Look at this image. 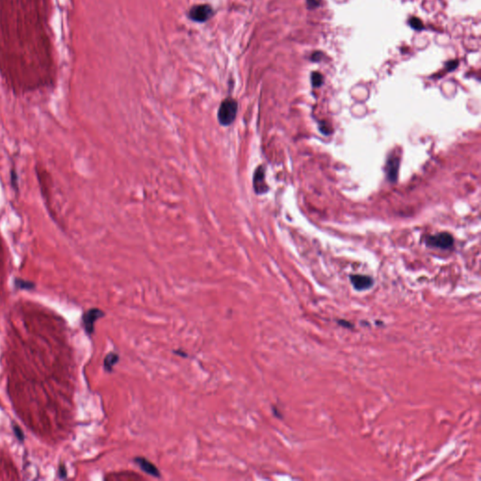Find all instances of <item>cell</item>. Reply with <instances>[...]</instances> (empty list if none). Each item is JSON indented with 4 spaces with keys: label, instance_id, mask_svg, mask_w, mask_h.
Wrapping results in <instances>:
<instances>
[{
    "label": "cell",
    "instance_id": "3",
    "mask_svg": "<svg viewBox=\"0 0 481 481\" xmlns=\"http://www.w3.org/2000/svg\"><path fill=\"white\" fill-rule=\"evenodd\" d=\"M427 244L429 246L437 247L441 249H448L453 245V237L447 232H441L436 235L429 236L427 240Z\"/></svg>",
    "mask_w": 481,
    "mask_h": 481
},
{
    "label": "cell",
    "instance_id": "14",
    "mask_svg": "<svg viewBox=\"0 0 481 481\" xmlns=\"http://www.w3.org/2000/svg\"><path fill=\"white\" fill-rule=\"evenodd\" d=\"M459 65V62L456 61V60H450L448 62L446 63V69L447 71H450L455 70Z\"/></svg>",
    "mask_w": 481,
    "mask_h": 481
},
{
    "label": "cell",
    "instance_id": "7",
    "mask_svg": "<svg viewBox=\"0 0 481 481\" xmlns=\"http://www.w3.org/2000/svg\"><path fill=\"white\" fill-rule=\"evenodd\" d=\"M351 281L356 291H366L370 289L373 286V279L368 276V275H351Z\"/></svg>",
    "mask_w": 481,
    "mask_h": 481
},
{
    "label": "cell",
    "instance_id": "10",
    "mask_svg": "<svg viewBox=\"0 0 481 481\" xmlns=\"http://www.w3.org/2000/svg\"><path fill=\"white\" fill-rule=\"evenodd\" d=\"M311 82L313 86L319 87V86L323 85V83H324V77H323V75L320 72L314 71V72H312Z\"/></svg>",
    "mask_w": 481,
    "mask_h": 481
},
{
    "label": "cell",
    "instance_id": "2",
    "mask_svg": "<svg viewBox=\"0 0 481 481\" xmlns=\"http://www.w3.org/2000/svg\"><path fill=\"white\" fill-rule=\"evenodd\" d=\"M104 316V312L101 310L99 309H91L89 310L86 312L82 317L83 321V326L85 329L86 333L88 336H91L94 333L95 329V323Z\"/></svg>",
    "mask_w": 481,
    "mask_h": 481
},
{
    "label": "cell",
    "instance_id": "16",
    "mask_svg": "<svg viewBox=\"0 0 481 481\" xmlns=\"http://www.w3.org/2000/svg\"><path fill=\"white\" fill-rule=\"evenodd\" d=\"M58 476L60 479H66L67 477V471L64 465H60L58 470Z\"/></svg>",
    "mask_w": 481,
    "mask_h": 481
},
{
    "label": "cell",
    "instance_id": "6",
    "mask_svg": "<svg viewBox=\"0 0 481 481\" xmlns=\"http://www.w3.org/2000/svg\"><path fill=\"white\" fill-rule=\"evenodd\" d=\"M253 186L257 194H264L268 190V186L265 183V170L263 167H258L256 170L253 178Z\"/></svg>",
    "mask_w": 481,
    "mask_h": 481
},
{
    "label": "cell",
    "instance_id": "8",
    "mask_svg": "<svg viewBox=\"0 0 481 481\" xmlns=\"http://www.w3.org/2000/svg\"><path fill=\"white\" fill-rule=\"evenodd\" d=\"M398 166H399V161H398L397 157L392 156L388 159L387 165H386V173H387L388 180L390 182H396Z\"/></svg>",
    "mask_w": 481,
    "mask_h": 481
},
{
    "label": "cell",
    "instance_id": "15",
    "mask_svg": "<svg viewBox=\"0 0 481 481\" xmlns=\"http://www.w3.org/2000/svg\"><path fill=\"white\" fill-rule=\"evenodd\" d=\"M307 3L309 9H315L321 6V2L319 0H307Z\"/></svg>",
    "mask_w": 481,
    "mask_h": 481
},
{
    "label": "cell",
    "instance_id": "19",
    "mask_svg": "<svg viewBox=\"0 0 481 481\" xmlns=\"http://www.w3.org/2000/svg\"><path fill=\"white\" fill-rule=\"evenodd\" d=\"M339 324H340V326H345V327H348V328H350V327H353V326H352V325H349L350 323H348V322H345V321H339Z\"/></svg>",
    "mask_w": 481,
    "mask_h": 481
},
{
    "label": "cell",
    "instance_id": "4",
    "mask_svg": "<svg viewBox=\"0 0 481 481\" xmlns=\"http://www.w3.org/2000/svg\"><path fill=\"white\" fill-rule=\"evenodd\" d=\"M213 15L212 7L209 5H198L193 7L189 12V17L199 23L206 22Z\"/></svg>",
    "mask_w": 481,
    "mask_h": 481
},
{
    "label": "cell",
    "instance_id": "12",
    "mask_svg": "<svg viewBox=\"0 0 481 481\" xmlns=\"http://www.w3.org/2000/svg\"><path fill=\"white\" fill-rule=\"evenodd\" d=\"M409 24H410L411 28H412L415 30H422L424 29V25L422 23V21L417 18V17H412L410 20H409Z\"/></svg>",
    "mask_w": 481,
    "mask_h": 481
},
{
    "label": "cell",
    "instance_id": "1",
    "mask_svg": "<svg viewBox=\"0 0 481 481\" xmlns=\"http://www.w3.org/2000/svg\"><path fill=\"white\" fill-rule=\"evenodd\" d=\"M238 112V103L232 98L224 100L218 109L217 119L222 126H228L236 120Z\"/></svg>",
    "mask_w": 481,
    "mask_h": 481
},
{
    "label": "cell",
    "instance_id": "13",
    "mask_svg": "<svg viewBox=\"0 0 481 481\" xmlns=\"http://www.w3.org/2000/svg\"><path fill=\"white\" fill-rule=\"evenodd\" d=\"M13 429H14V432H15V436L16 438L18 439L20 442H24L25 440V436H24V432L23 430L17 426V425H14L13 426Z\"/></svg>",
    "mask_w": 481,
    "mask_h": 481
},
{
    "label": "cell",
    "instance_id": "11",
    "mask_svg": "<svg viewBox=\"0 0 481 481\" xmlns=\"http://www.w3.org/2000/svg\"><path fill=\"white\" fill-rule=\"evenodd\" d=\"M15 286L17 288L23 289V290H31V289H34L35 288V285L32 283V282L26 281V280H22V279H16L15 280Z\"/></svg>",
    "mask_w": 481,
    "mask_h": 481
},
{
    "label": "cell",
    "instance_id": "5",
    "mask_svg": "<svg viewBox=\"0 0 481 481\" xmlns=\"http://www.w3.org/2000/svg\"><path fill=\"white\" fill-rule=\"evenodd\" d=\"M134 463L141 469L144 473H146L149 476H152L154 478H161V473L160 470L156 467L155 464H154L151 461L144 457H136L134 459Z\"/></svg>",
    "mask_w": 481,
    "mask_h": 481
},
{
    "label": "cell",
    "instance_id": "9",
    "mask_svg": "<svg viewBox=\"0 0 481 481\" xmlns=\"http://www.w3.org/2000/svg\"><path fill=\"white\" fill-rule=\"evenodd\" d=\"M120 355L116 353H109L105 356L103 360V368L107 372H111L113 370L116 364L119 363Z\"/></svg>",
    "mask_w": 481,
    "mask_h": 481
},
{
    "label": "cell",
    "instance_id": "18",
    "mask_svg": "<svg viewBox=\"0 0 481 481\" xmlns=\"http://www.w3.org/2000/svg\"><path fill=\"white\" fill-rule=\"evenodd\" d=\"M174 354H177V355H179V356H181V357H184H184H185V358H186V357H188V354H187L186 352H184V350H175V351H174Z\"/></svg>",
    "mask_w": 481,
    "mask_h": 481
},
{
    "label": "cell",
    "instance_id": "17",
    "mask_svg": "<svg viewBox=\"0 0 481 481\" xmlns=\"http://www.w3.org/2000/svg\"><path fill=\"white\" fill-rule=\"evenodd\" d=\"M323 57L324 55L322 52H314L311 57L312 61H320Z\"/></svg>",
    "mask_w": 481,
    "mask_h": 481
}]
</instances>
